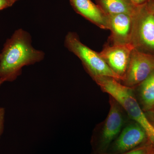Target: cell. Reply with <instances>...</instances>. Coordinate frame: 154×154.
Instances as JSON below:
<instances>
[{
    "label": "cell",
    "instance_id": "cell-1",
    "mask_svg": "<svg viewBox=\"0 0 154 154\" xmlns=\"http://www.w3.org/2000/svg\"><path fill=\"white\" fill-rule=\"evenodd\" d=\"M44 52L32 46L30 33L23 29L15 30L7 39L0 54V82H13L24 67L44 59Z\"/></svg>",
    "mask_w": 154,
    "mask_h": 154
},
{
    "label": "cell",
    "instance_id": "cell-2",
    "mask_svg": "<svg viewBox=\"0 0 154 154\" xmlns=\"http://www.w3.org/2000/svg\"><path fill=\"white\" fill-rule=\"evenodd\" d=\"M64 45L79 59L92 78L106 76L112 77L118 81L122 80L121 78L107 65L99 53L94 51L81 42L76 33L69 32L65 38Z\"/></svg>",
    "mask_w": 154,
    "mask_h": 154
},
{
    "label": "cell",
    "instance_id": "cell-3",
    "mask_svg": "<svg viewBox=\"0 0 154 154\" xmlns=\"http://www.w3.org/2000/svg\"><path fill=\"white\" fill-rule=\"evenodd\" d=\"M131 44L138 50L154 54V11L146 5L135 15Z\"/></svg>",
    "mask_w": 154,
    "mask_h": 154
},
{
    "label": "cell",
    "instance_id": "cell-4",
    "mask_svg": "<svg viewBox=\"0 0 154 154\" xmlns=\"http://www.w3.org/2000/svg\"><path fill=\"white\" fill-rule=\"evenodd\" d=\"M154 71V54L133 50L123 79L125 85L131 88L140 84Z\"/></svg>",
    "mask_w": 154,
    "mask_h": 154
},
{
    "label": "cell",
    "instance_id": "cell-5",
    "mask_svg": "<svg viewBox=\"0 0 154 154\" xmlns=\"http://www.w3.org/2000/svg\"><path fill=\"white\" fill-rule=\"evenodd\" d=\"M134 48L131 43L107 44L99 54L109 67L122 81L128 66L131 52Z\"/></svg>",
    "mask_w": 154,
    "mask_h": 154
},
{
    "label": "cell",
    "instance_id": "cell-6",
    "mask_svg": "<svg viewBox=\"0 0 154 154\" xmlns=\"http://www.w3.org/2000/svg\"><path fill=\"white\" fill-rule=\"evenodd\" d=\"M110 44H131L134 16L125 14L107 15Z\"/></svg>",
    "mask_w": 154,
    "mask_h": 154
},
{
    "label": "cell",
    "instance_id": "cell-7",
    "mask_svg": "<svg viewBox=\"0 0 154 154\" xmlns=\"http://www.w3.org/2000/svg\"><path fill=\"white\" fill-rule=\"evenodd\" d=\"M75 11L99 28L108 30L107 16L91 0H69Z\"/></svg>",
    "mask_w": 154,
    "mask_h": 154
},
{
    "label": "cell",
    "instance_id": "cell-8",
    "mask_svg": "<svg viewBox=\"0 0 154 154\" xmlns=\"http://www.w3.org/2000/svg\"><path fill=\"white\" fill-rule=\"evenodd\" d=\"M147 139L144 131L139 125L131 124L126 127L115 144V149L120 153L129 151L137 148Z\"/></svg>",
    "mask_w": 154,
    "mask_h": 154
},
{
    "label": "cell",
    "instance_id": "cell-9",
    "mask_svg": "<svg viewBox=\"0 0 154 154\" xmlns=\"http://www.w3.org/2000/svg\"><path fill=\"white\" fill-rule=\"evenodd\" d=\"M110 107L102 134V144L107 146L121 130L123 124L122 114L115 100L110 101Z\"/></svg>",
    "mask_w": 154,
    "mask_h": 154
},
{
    "label": "cell",
    "instance_id": "cell-10",
    "mask_svg": "<svg viewBox=\"0 0 154 154\" xmlns=\"http://www.w3.org/2000/svg\"><path fill=\"white\" fill-rule=\"evenodd\" d=\"M97 5L107 15L125 14L134 16L140 7L129 0H96Z\"/></svg>",
    "mask_w": 154,
    "mask_h": 154
},
{
    "label": "cell",
    "instance_id": "cell-11",
    "mask_svg": "<svg viewBox=\"0 0 154 154\" xmlns=\"http://www.w3.org/2000/svg\"><path fill=\"white\" fill-rule=\"evenodd\" d=\"M140 85L142 100L148 110L154 107V71Z\"/></svg>",
    "mask_w": 154,
    "mask_h": 154
},
{
    "label": "cell",
    "instance_id": "cell-12",
    "mask_svg": "<svg viewBox=\"0 0 154 154\" xmlns=\"http://www.w3.org/2000/svg\"><path fill=\"white\" fill-rule=\"evenodd\" d=\"M154 148V147L148 142L144 145L136 148L129 151L125 152L122 154H149Z\"/></svg>",
    "mask_w": 154,
    "mask_h": 154
},
{
    "label": "cell",
    "instance_id": "cell-13",
    "mask_svg": "<svg viewBox=\"0 0 154 154\" xmlns=\"http://www.w3.org/2000/svg\"><path fill=\"white\" fill-rule=\"evenodd\" d=\"M17 0H0V11L11 7Z\"/></svg>",
    "mask_w": 154,
    "mask_h": 154
},
{
    "label": "cell",
    "instance_id": "cell-14",
    "mask_svg": "<svg viewBox=\"0 0 154 154\" xmlns=\"http://www.w3.org/2000/svg\"><path fill=\"white\" fill-rule=\"evenodd\" d=\"M5 110L3 107H0V137L2 134L5 122Z\"/></svg>",
    "mask_w": 154,
    "mask_h": 154
},
{
    "label": "cell",
    "instance_id": "cell-15",
    "mask_svg": "<svg viewBox=\"0 0 154 154\" xmlns=\"http://www.w3.org/2000/svg\"><path fill=\"white\" fill-rule=\"evenodd\" d=\"M147 114H146L147 117L154 126V107L147 110Z\"/></svg>",
    "mask_w": 154,
    "mask_h": 154
},
{
    "label": "cell",
    "instance_id": "cell-16",
    "mask_svg": "<svg viewBox=\"0 0 154 154\" xmlns=\"http://www.w3.org/2000/svg\"><path fill=\"white\" fill-rule=\"evenodd\" d=\"M137 7H140L147 4L150 0H129Z\"/></svg>",
    "mask_w": 154,
    "mask_h": 154
},
{
    "label": "cell",
    "instance_id": "cell-17",
    "mask_svg": "<svg viewBox=\"0 0 154 154\" xmlns=\"http://www.w3.org/2000/svg\"><path fill=\"white\" fill-rule=\"evenodd\" d=\"M146 5L150 9L154 11V0H150Z\"/></svg>",
    "mask_w": 154,
    "mask_h": 154
},
{
    "label": "cell",
    "instance_id": "cell-18",
    "mask_svg": "<svg viewBox=\"0 0 154 154\" xmlns=\"http://www.w3.org/2000/svg\"><path fill=\"white\" fill-rule=\"evenodd\" d=\"M149 154H154V148L153 149V150Z\"/></svg>",
    "mask_w": 154,
    "mask_h": 154
},
{
    "label": "cell",
    "instance_id": "cell-19",
    "mask_svg": "<svg viewBox=\"0 0 154 154\" xmlns=\"http://www.w3.org/2000/svg\"><path fill=\"white\" fill-rule=\"evenodd\" d=\"M0 54H1V51H0ZM2 83H1V82H0V85H2Z\"/></svg>",
    "mask_w": 154,
    "mask_h": 154
},
{
    "label": "cell",
    "instance_id": "cell-20",
    "mask_svg": "<svg viewBox=\"0 0 154 154\" xmlns=\"http://www.w3.org/2000/svg\"><path fill=\"white\" fill-rule=\"evenodd\" d=\"M1 85H0V86H1Z\"/></svg>",
    "mask_w": 154,
    "mask_h": 154
},
{
    "label": "cell",
    "instance_id": "cell-21",
    "mask_svg": "<svg viewBox=\"0 0 154 154\" xmlns=\"http://www.w3.org/2000/svg\"><path fill=\"white\" fill-rule=\"evenodd\" d=\"M17 1H18V0H17Z\"/></svg>",
    "mask_w": 154,
    "mask_h": 154
}]
</instances>
